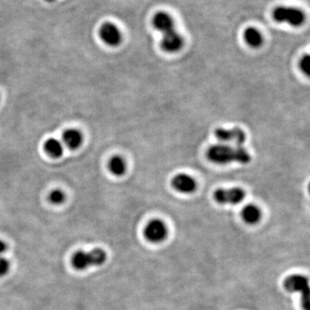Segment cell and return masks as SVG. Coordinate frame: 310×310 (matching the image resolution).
I'll list each match as a JSON object with an SVG mask.
<instances>
[{
  "label": "cell",
  "instance_id": "4",
  "mask_svg": "<svg viewBox=\"0 0 310 310\" xmlns=\"http://www.w3.org/2000/svg\"><path fill=\"white\" fill-rule=\"evenodd\" d=\"M273 18L279 23H287L292 26H300L304 23V13L298 9L279 6L273 11Z\"/></svg>",
  "mask_w": 310,
  "mask_h": 310
},
{
  "label": "cell",
  "instance_id": "8",
  "mask_svg": "<svg viewBox=\"0 0 310 310\" xmlns=\"http://www.w3.org/2000/svg\"><path fill=\"white\" fill-rule=\"evenodd\" d=\"M99 35L103 43L109 46H118L122 42V34L117 26L113 23H106L102 25Z\"/></svg>",
  "mask_w": 310,
  "mask_h": 310
},
{
  "label": "cell",
  "instance_id": "3",
  "mask_svg": "<svg viewBox=\"0 0 310 310\" xmlns=\"http://www.w3.org/2000/svg\"><path fill=\"white\" fill-rule=\"evenodd\" d=\"M284 288L289 292L299 293L301 295L303 309H310L309 282L307 277L302 275L290 276L284 281Z\"/></svg>",
  "mask_w": 310,
  "mask_h": 310
},
{
  "label": "cell",
  "instance_id": "9",
  "mask_svg": "<svg viewBox=\"0 0 310 310\" xmlns=\"http://www.w3.org/2000/svg\"><path fill=\"white\" fill-rule=\"evenodd\" d=\"M183 44H184L183 38L180 34L175 31V29L163 34V37L161 40V47L165 51L175 53L180 50Z\"/></svg>",
  "mask_w": 310,
  "mask_h": 310
},
{
  "label": "cell",
  "instance_id": "13",
  "mask_svg": "<svg viewBox=\"0 0 310 310\" xmlns=\"http://www.w3.org/2000/svg\"><path fill=\"white\" fill-rule=\"evenodd\" d=\"M242 217L248 224H255L261 217V213L258 207L255 205H247L242 210Z\"/></svg>",
  "mask_w": 310,
  "mask_h": 310
},
{
  "label": "cell",
  "instance_id": "17",
  "mask_svg": "<svg viewBox=\"0 0 310 310\" xmlns=\"http://www.w3.org/2000/svg\"><path fill=\"white\" fill-rule=\"evenodd\" d=\"M66 199V195L65 193L60 190V189H55L53 190L50 195H49V200L51 202L52 204H60L64 203Z\"/></svg>",
  "mask_w": 310,
  "mask_h": 310
},
{
  "label": "cell",
  "instance_id": "15",
  "mask_svg": "<svg viewBox=\"0 0 310 310\" xmlns=\"http://www.w3.org/2000/svg\"><path fill=\"white\" fill-rule=\"evenodd\" d=\"M109 171L115 176L124 175L126 172V163L120 156H114L109 161Z\"/></svg>",
  "mask_w": 310,
  "mask_h": 310
},
{
  "label": "cell",
  "instance_id": "19",
  "mask_svg": "<svg viewBox=\"0 0 310 310\" xmlns=\"http://www.w3.org/2000/svg\"><path fill=\"white\" fill-rule=\"evenodd\" d=\"M300 67L301 71L304 72L305 74L308 75L310 72V57L309 55H306L303 57L301 58V62H300Z\"/></svg>",
  "mask_w": 310,
  "mask_h": 310
},
{
  "label": "cell",
  "instance_id": "2",
  "mask_svg": "<svg viewBox=\"0 0 310 310\" xmlns=\"http://www.w3.org/2000/svg\"><path fill=\"white\" fill-rule=\"evenodd\" d=\"M107 254L103 249L92 250V252L79 251L72 256V264L78 270H85L91 266H98L104 264Z\"/></svg>",
  "mask_w": 310,
  "mask_h": 310
},
{
  "label": "cell",
  "instance_id": "20",
  "mask_svg": "<svg viewBox=\"0 0 310 310\" xmlns=\"http://www.w3.org/2000/svg\"><path fill=\"white\" fill-rule=\"evenodd\" d=\"M6 250H7V245L6 242H4L3 241L0 240V254L5 253Z\"/></svg>",
  "mask_w": 310,
  "mask_h": 310
},
{
  "label": "cell",
  "instance_id": "12",
  "mask_svg": "<svg viewBox=\"0 0 310 310\" xmlns=\"http://www.w3.org/2000/svg\"><path fill=\"white\" fill-rule=\"evenodd\" d=\"M64 142L71 149H76L81 146L83 137L81 133L76 129H68L63 135Z\"/></svg>",
  "mask_w": 310,
  "mask_h": 310
},
{
  "label": "cell",
  "instance_id": "7",
  "mask_svg": "<svg viewBox=\"0 0 310 310\" xmlns=\"http://www.w3.org/2000/svg\"><path fill=\"white\" fill-rule=\"evenodd\" d=\"M167 236V227L161 220L150 221L145 228V237L151 242H161Z\"/></svg>",
  "mask_w": 310,
  "mask_h": 310
},
{
  "label": "cell",
  "instance_id": "16",
  "mask_svg": "<svg viewBox=\"0 0 310 310\" xmlns=\"http://www.w3.org/2000/svg\"><path fill=\"white\" fill-rule=\"evenodd\" d=\"M44 148L48 154L54 158H58L63 154V146L56 139H49L45 142Z\"/></svg>",
  "mask_w": 310,
  "mask_h": 310
},
{
  "label": "cell",
  "instance_id": "11",
  "mask_svg": "<svg viewBox=\"0 0 310 310\" xmlns=\"http://www.w3.org/2000/svg\"><path fill=\"white\" fill-rule=\"evenodd\" d=\"M153 25L162 34L174 29V23L169 15L165 12H159L153 17Z\"/></svg>",
  "mask_w": 310,
  "mask_h": 310
},
{
  "label": "cell",
  "instance_id": "6",
  "mask_svg": "<svg viewBox=\"0 0 310 310\" xmlns=\"http://www.w3.org/2000/svg\"><path fill=\"white\" fill-rule=\"evenodd\" d=\"M244 198L245 192L240 188L220 189L215 193V201L221 204H238Z\"/></svg>",
  "mask_w": 310,
  "mask_h": 310
},
{
  "label": "cell",
  "instance_id": "14",
  "mask_svg": "<svg viewBox=\"0 0 310 310\" xmlns=\"http://www.w3.org/2000/svg\"><path fill=\"white\" fill-rule=\"evenodd\" d=\"M244 38L246 43L253 48H258L263 43V37L260 32L254 28H248L246 29Z\"/></svg>",
  "mask_w": 310,
  "mask_h": 310
},
{
  "label": "cell",
  "instance_id": "10",
  "mask_svg": "<svg viewBox=\"0 0 310 310\" xmlns=\"http://www.w3.org/2000/svg\"><path fill=\"white\" fill-rule=\"evenodd\" d=\"M172 185L174 189L182 193H191L197 188L196 181L186 174H178L172 181Z\"/></svg>",
  "mask_w": 310,
  "mask_h": 310
},
{
  "label": "cell",
  "instance_id": "1",
  "mask_svg": "<svg viewBox=\"0 0 310 310\" xmlns=\"http://www.w3.org/2000/svg\"><path fill=\"white\" fill-rule=\"evenodd\" d=\"M207 157L211 162L217 165H227L232 162L247 164L251 161L249 152L244 147L229 146L227 144L210 146L207 151Z\"/></svg>",
  "mask_w": 310,
  "mask_h": 310
},
{
  "label": "cell",
  "instance_id": "18",
  "mask_svg": "<svg viewBox=\"0 0 310 310\" xmlns=\"http://www.w3.org/2000/svg\"><path fill=\"white\" fill-rule=\"evenodd\" d=\"M11 268V263L8 259L0 257V277H4L9 273Z\"/></svg>",
  "mask_w": 310,
  "mask_h": 310
},
{
  "label": "cell",
  "instance_id": "5",
  "mask_svg": "<svg viewBox=\"0 0 310 310\" xmlns=\"http://www.w3.org/2000/svg\"><path fill=\"white\" fill-rule=\"evenodd\" d=\"M215 137L223 143L232 144V146H242L246 141V135L241 129H217L215 132Z\"/></svg>",
  "mask_w": 310,
  "mask_h": 310
}]
</instances>
